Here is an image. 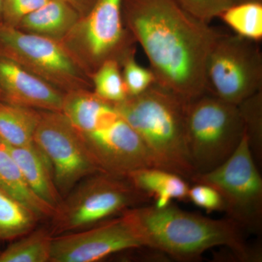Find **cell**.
Returning <instances> with one entry per match:
<instances>
[{"label": "cell", "instance_id": "obj_1", "mask_svg": "<svg viewBox=\"0 0 262 262\" xmlns=\"http://www.w3.org/2000/svg\"><path fill=\"white\" fill-rule=\"evenodd\" d=\"M122 13L156 83L187 101L206 94L207 61L220 32L175 0H122Z\"/></svg>", "mask_w": 262, "mask_h": 262}, {"label": "cell", "instance_id": "obj_2", "mask_svg": "<svg viewBox=\"0 0 262 262\" xmlns=\"http://www.w3.org/2000/svg\"><path fill=\"white\" fill-rule=\"evenodd\" d=\"M144 248L181 261H196L215 247L228 248L241 261L258 259L244 241L242 229L231 219L213 220L173 206L127 210Z\"/></svg>", "mask_w": 262, "mask_h": 262}, {"label": "cell", "instance_id": "obj_3", "mask_svg": "<svg viewBox=\"0 0 262 262\" xmlns=\"http://www.w3.org/2000/svg\"><path fill=\"white\" fill-rule=\"evenodd\" d=\"M188 101L158 83L115 105L140 137L153 166L192 180L194 177L187 144Z\"/></svg>", "mask_w": 262, "mask_h": 262}, {"label": "cell", "instance_id": "obj_4", "mask_svg": "<svg viewBox=\"0 0 262 262\" xmlns=\"http://www.w3.org/2000/svg\"><path fill=\"white\" fill-rule=\"evenodd\" d=\"M150 200L126 177L94 174L78 183L63 199L52 216L51 232L56 236L89 228Z\"/></svg>", "mask_w": 262, "mask_h": 262}, {"label": "cell", "instance_id": "obj_5", "mask_svg": "<svg viewBox=\"0 0 262 262\" xmlns=\"http://www.w3.org/2000/svg\"><path fill=\"white\" fill-rule=\"evenodd\" d=\"M186 134L194 173H207L237 149L245 134L244 120L237 105L206 93L188 101Z\"/></svg>", "mask_w": 262, "mask_h": 262}, {"label": "cell", "instance_id": "obj_6", "mask_svg": "<svg viewBox=\"0 0 262 262\" xmlns=\"http://www.w3.org/2000/svg\"><path fill=\"white\" fill-rule=\"evenodd\" d=\"M122 5V0H96L61 42L90 77L103 62L116 60L120 64L136 51L135 40L124 24Z\"/></svg>", "mask_w": 262, "mask_h": 262}, {"label": "cell", "instance_id": "obj_7", "mask_svg": "<svg viewBox=\"0 0 262 262\" xmlns=\"http://www.w3.org/2000/svg\"><path fill=\"white\" fill-rule=\"evenodd\" d=\"M191 181L218 191L224 211L241 229L251 233L261 232L262 179L246 132L228 159L207 173L196 174Z\"/></svg>", "mask_w": 262, "mask_h": 262}, {"label": "cell", "instance_id": "obj_8", "mask_svg": "<svg viewBox=\"0 0 262 262\" xmlns=\"http://www.w3.org/2000/svg\"><path fill=\"white\" fill-rule=\"evenodd\" d=\"M0 56L22 66L63 94L93 90L91 77L61 42L0 22Z\"/></svg>", "mask_w": 262, "mask_h": 262}, {"label": "cell", "instance_id": "obj_9", "mask_svg": "<svg viewBox=\"0 0 262 262\" xmlns=\"http://www.w3.org/2000/svg\"><path fill=\"white\" fill-rule=\"evenodd\" d=\"M206 93L239 105L261 91L262 56L256 42L221 34L208 56Z\"/></svg>", "mask_w": 262, "mask_h": 262}, {"label": "cell", "instance_id": "obj_10", "mask_svg": "<svg viewBox=\"0 0 262 262\" xmlns=\"http://www.w3.org/2000/svg\"><path fill=\"white\" fill-rule=\"evenodd\" d=\"M34 142L51 163L63 198L84 179L103 173L89 154L80 133L61 112L40 111Z\"/></svg>", "mask_w": 262, "mask_h": 262}, {"label": "cell", "instance_id": "obj_11", "mask_svg": "<svg viewBox=\"0 0 262 262\" xmlns=\"http://www.w3.org/2000/svg\"><path fill=\"white\" fill-rule=\"evenodd\" d=\"M80 134L103 173L125 177L136 169L154 167L140 137L114 104L103 111L92 130Z\"/></svg>", "mask_w": 262, "mask_h": 262}, {"label": "cell", "instance_id": "obj_12", "mask_svg": "<svg viewBox=\"0 0 262 262\" xmlns=\"http://www.w3.org/2000/svg\"><path fill=\"white\" fill-rule=\"evenodd\" d=\"M144 248L127 211L77 232L54 236L51 262H95L114 253Z\"/></svg>", "mask_w": 262, "mask_h": 262}, {"label": "cell", "instance_id": "obj_13", "mask_svg": "<svg viewBox=\"0 0 262 262\" xmlns=\"http://www.w3.org/2000/svg\"><path fill=\"white\" fill-rule=\"evenodd\" d=\"M63 96L16 62L0 56V102L61 112Z\"/></svg>", "mask_w": 262, "mask_h": 262}, {"label": "cell", "instance_id": "obj_14", "mask_svg": "<svg viewBox=\"0 0 262 262\" xmlns=\"http://www.w3.org/2000/svg\"><path fill=\"white\" fill-rule=\"evenodd\" d=\"M6 147L32 190L56 210L63 198L56 187L51 164L47 157L34 142L20 147L8 145Z\"/></svg>", "mask_w": 262, "mask_h": 262}, {"label": "cell", "instance_id": "obj_15", "mask_svg": "<svg viewBox=\"0 0 262 262\" xmlns=\"http://www.w3.org/2000/svg\"><path fill=\"white\" fill-rule=\"evenodd\" d=\"M80 18L63 0H49L24 17L15 28L61 42Z\"/></svg>", "mask_w": 262, "mask_h": 262}, {"label": "cell", "instance_id": "obj_16", "mask_svg": "<svg viewBox=\"0 0 262 262\" xmlns=\"http://www.w3.org/2000/svg\"><path fill=\"white\" fill-rule=\"evenodd\" d=\"M125 177L136 189L154 198V206L158 208L168 206L173 200L188 201L190 186L178 174L146 167L133 170Z\"/></svg>", "mask_w": 262, "mask_h": 262}, {"label": "cell", "instance_id": "obj_17", "mask_svg": "<svg viewBox=\"0 0 262 262\" xmlns=\"http://www.w3.org/2000/svg\"><path fill=\"white\" fill-rule=\"evenodd\" d=\"M0 190L27 207L39 220L52 218L56 211L32 190L6 145L0 149Z\"/></svg>", "mask_w": 262, "mask_h": 262}, {"label": "cell", "instance_id": "obj_18", "mask_svg": "<svg viewBox=\"0 0 262 262\" xmlns=\"http://www.w3.org/2000/svg\"><path fill=\"white\" fill-rule=\"evenodd\" d=\"M40 111L0 102V137L5 144L20 147L34 142Z\"/></svg>", "mask_w": 262, "mask_h": 262}, {"label": "cell", "instance_id": "obj_19", "mask_svg": "<svg viewBox=\"0 0 262 262\" xmlns=\"http://www.w3.org/2000/svg\"><path fill=\"white\" fill-rule=\"evenodd\" d=\"M93 90L71 91L63 96L61 113L81 134H86L96 126L98 118L108 105Z\"/></svg>", "mask_w": 262, "mask_h": 262}, {"label": "cell", "instance_id": "obj_20", "mask_svg": "<svg viewBox=\"0 0 262 262\" xmlns=\"http://www.w3.org/2000/svg\"><path fill=\"white\" fill-rule=\"evenodd\" d=\"M54 236L51 230L33 229L0 253V262H48Z\"/></svg>", "mask_w": 262, "mask_h": 262}, {"label": "cell", "instance_id": "obj_21", "mask_svg": "<svg viewBox=\"0 0 262 262\" xmlns=\"http://www.w3.org/2000/svg\"><path fill=\"white\" fill-rule=\"evenodd\" d=\"M39 220L29 208L0 190V239H18L34 229Z\"/></svg>", "mask_w": 262, "mask_h": 262}, {"label": "cell", "instance_id": "obj_22", "mask_svg": "<svg viewBox=\"0 0 262 262\" xmlns=\"http://www.w3.org/2000/svg\"><path fill=\"white\" fill-rule=\"evenodd\" d=\"M220 18L239 37L258 42L262 38L261 2L245 1L234 3Z\"/></svg>", "mask_w": 262, "mask_h": 262}, {"label": "cell", "instance_id": "obj_23", "mask_svg": "<svg viewBox=\"0 0 262 262\" xmlns=\"http://www.w3.org/2000/svg\"><path fill=\"white\" fill-rule=\"evenodd\" d=\"M93 91L103 101L113 104L128 97L122 78L121 67L116 60H108L91 75Z\"/></svg>", "mask_w": 262, "mask_h": 262}, {"label": "cell", "instance_id": "obj_24", "mask_svg": "<svg viewBox=\"0 0 262 262\" xmlns=\"http://www.w3.org/2000/svg\"><path fill=\"white\" fill-rule=\"evenodd\" d=\"M244 120L245 132L255 160L262 156V94L253 95L237 105Z\"/></svg>", "mask_w": 262, "mask_h": 262}, {"label": "cell", "instance_id": "obj_25", "mask_svg": "<svg viewBox=\"0 0 262 262\" xmlns=\"http://www.w3.org/2000/svg\"><path fill=\"white\" fill-rule=\"evenodd\" d=\"M135 51L131 52L120 62L122 78L128 96L142 94L156 82L150 68H145L136 61Z\"/></svg>", "mask_w": 262, "mask_h": 262}, {"label": "cell", "instance_id": "obj_26", "mask_svg": "<svg viewBox=\"0 0 262 262\" xmlns=\"http://www.w3.org/2000/svg\"><path fill=\"white\" fill-rule=\"evenodd\" d=\"M184 11L198 20L208 24L231 5L234 0H175Z\"/></svg>", "mask_w": 262, "mask_h": 262}, {"label": "cell", "instance_id": "obj_27", "mask_svg": "<svg viewBox=\"0 0 262 262\" xmlns=\"http://www.w3.org/2000/svg\"><path fill=\"white\" fill-rule=\"evenodd\" d=\"M49 0H4L2 22L16 27L20 20Z\"/></svg>", "mask_w": 262, "mask_h": 262}, {"label": "cell", "instance_id": "obj_28", "mask_svg": "<svg viewBox=\"0 0 262 262\" xmlns=\"http://www.w3.org/2000/svg\"><path fill=\"white\" fill-rule=\"evenodd\" d=\"M189 187L188 201L208 212L224 211V203L218 191L210 185L194 183Z\"/></svg>", "mask_w": 262, "mask_h": 262}, {"label": "cell", "instance_id": "obj_29", "mask_svg": "<svg viewBox=\"0 0 262 262\" xmlns=\"http://www.w3.org/2000/svg\"><path fill=\"white\" fill-rule=\"evenodd\" d=\"M79 13L81 18L89 13L96 0H63Z\"/></svg>", "mask_w": 262, "mask_h": 262}, {"label": "cell", "instance_id": "obj_30", "mask_svg": "<svg viewBox=\"0 0 262 262\" xmlns=\"http://www.w3.org/2000/svg\"><path fill=\"white\" fill-rule=\"evenodd\" d=\"M4 0H0V22H2V13H3V7Z\"/></svg>", "mask_w": 262, "mask_h": 262}, {"label": "cell", "instance_id": "obj_31", "mask_svg": "<svg viewBox=\"0 0 262 262\" xmlns=\"http://www.w3.org/2000/svg\"><path fill=\"white\" fill-rule=\"evenodd\" d=\"M5 145V143L4 142V141L2 139V138L0 137V149H3V148H4Z\"/></svg>", "mask_w": 262, "mask_h": 262}, {"label": "cell", "instance_id": "obj_32", "mask_svg": "<svg viewBox=\"0 0 262 262\" xmlns=\"http://www.w3.org/2000/svg\"><path fill=\"white\" fill-rule=\"evenodd\" d=\"M250 1L261 2V0H250Z\"/></svg>", "mask_w": 262, "mask_h": 262}, {"label": "cell", "instance_id": "obj_33", "mask_svg": "<svg viewBox=\"0 0 262 262\" xmlns=\"http://www.w3.org/2000/svg\"><path fill=\"white\" fill-rule=\"evenodd\" d=\"M234 3H235V0H234Z\"/></svg>", "mask_w": 262, "mask_h": 262}]
</instances>
